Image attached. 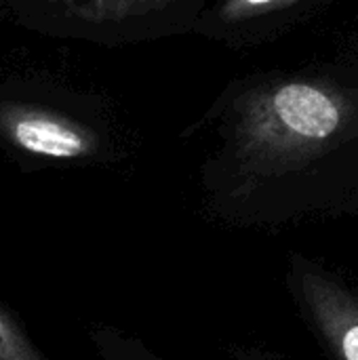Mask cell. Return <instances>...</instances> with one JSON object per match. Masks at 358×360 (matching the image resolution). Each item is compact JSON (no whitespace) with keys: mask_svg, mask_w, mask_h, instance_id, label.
<instances>
[{"mask_svg":"<svg viewBox=\"0 0 358 360\" xmlns=\"http://www.w3.org/2000/svg\"><path fill=\"white\" fill-rule=\"evenodd\" d=\"M4 137L23 152L49 158H82L95 150L93 133L68 118L34 108H6L0 116Z\"/></svg>","mask_w":358,"mask_h":360,"instance_id":"3957f363","label":"cell"},{"mask_svg":"<svg viewBox=\"0 0 358 360\" xmlns=\"http://www.w3.org/2000/svg\"><path fill=\"white\" fill-rule=\"evenodd\" d=\"M298 300L333 360H358V293L329 272L300 259L293 270Z\"/></svg>","mask_w":358,"mask_h":360,"instance_id":"7a4b0ae2","label":"cell"},{"mask_svg":"<svg viewBox=\"0 0 358 360\" xmlns=\"http://www.w3.org/2000/svg\"><path fill=\"white\" fill-rule=\"evenodd\" d=\"M232 133L253 173L323 186L325 211L354 207L342 177L358 196V65L262 82L238 101Z\"/></svg>","mask_w":358,"mask_h":360,"instance_id":"6da1fadb","label":"cell"},{"mask_svg":"<svg viewBox=\"0 0 358 360\" xmlns=\"http://www.w3.org/2000/svg\"><path fill=\"white\" fill-rule=\"evenodd\" d=\"M0 360H46L4 312H0Z\"/></svg>","mask_w":358,"mask_h":360,"instance_id":"8992f818","label":"cell"},{"mask_svg":"<svg viewBox=\"0 0 358 360\" xmlns=\"http://www.w3.org/2000/svg\"><path fill=\"white\" fill-rule=\"evenodd\" d=\"M310 4L302 0H234L222 6V21L226 23H253V21H293L300 11Z\"/></svg>","mask_w":358,"mask_h":360,"instance_id":"277c9868","label":"cell"},{"mask_svg":"<svg viewBox=\"0 0 358 360\" xmlns=\"http://www.w3.org/2000/svg\"><path fill=\"white\" fill-rule=\"evenodd\" d=\"M167 2H131V0H103V2H82V4H68V11L87 21H118L127 17H137L146 13H154L165 8Z\"/></svg>","mask_w":358,"mask_h":360,"instance_id":"5b68a950","label":"cell"}]
</instances>
